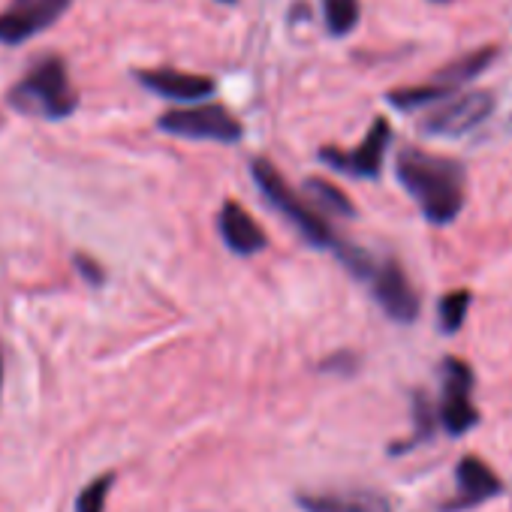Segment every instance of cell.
Returning <instances> with one entry per match:
<instances>
[{"mask_svg": "<svg viewBox=\"0 0 512 512\" xmlns=\"http://www.w3.org/2000/svg\"><path fill=\"white\" fill-rule=\"evenodd\" d=\"M440 4H443V0H440Z\"/></svg>", "mask_w": 512, "mask_h": 512, "instance_id": "23", "label": "cell"}, {"mask_svg": "<svg viewBox=\"0 0 512 512\" xmlns=\"http://www.w3.org/2000/svg\"><path fill=\"white\" fill-rule=\"evenodd\" d=\"M446 94H452V88L431 82V85H416V88H398V91H392V94H389V103H392V106H398L401 112H410V109H419V106L437 103V100H443Z\"/></svg>", "mask_w": 512, "mask_h": 512, "instance_id": "18", "label": "cell"}, {"mask_svg": "<svg viewBox=\"0 0 512 512\" xmlns=\"http://www.w3.org/2000/svg\"><path fill=\"white\" fill-rule=\"evenodd\" d=\"M112 482H115V476L106 473V476L94 479L88 488H82V494L76 500V512H103L106 509V494H109Z\"/></svg>", "mask_w": 512, "mask_h": 512, "instance_id": "20", "label": "cell"}, {"mask_svg": "<svg viewBox=\"0 0 512 512\" xmlns=\"http://www.w3.org/2000/svg\"><path fill=\"white\" fill-rule=\"evenodd\" d=\"M440 383H443V395H440V407H437L440 425L452 437H461L479 422V413L473 407V371L464 359L449 356V359H443Z\"/></svg>", "mask_w": 512, "mask_h": 512, "instance_id": "5", "label": "cell"}, {"mask_svg": "<svg viewBox=\"0 0 512 512\" xmlns=\"http://www.w3.org/2000/svg\"><path fill=\"white\" fill-rule=\"evenodd\" d=\"M157 127L163 133L181 136V139H208V142H223L232 145L244 136L241 121L220 103H202V106H187V109H169L160 115Z\"/></svg>", "mask_w": 512, "mask_h": 512, "instance_id": "4", "label": "cell"}, {"mask_svg": "<svg viewBox=\"0 0 512 512\" xmlns=\"http://www.w3.org/2000/svg\"><path fill=\"white\" fill-rule=\"evenodd\" d=\"M371 293L377 299V305L383 308V314L395 323H413L419 317V293L413 290L407 272L401 269V263L395 260H383L374 266V272L368 275Z\"/></svg>", "mask_w": 512, "mask_h": 512, "instance_id": "8", "label": "cell"}, {"mask_svg": "<svg viewBox=\"0 0 512 512\" xmlns=\"http://www.w3.org/2000/svg\"><path fill=\"white\" fill-rule=\"evenodd\" d=\"M491 112H494V94L491 91H467V94L452 97V100L440 103L437 109H431L422 118V130L428 136L455 139V136L476 130Z\"/></svg>", "mask_w": 512, "mask_h": 512, "instance_id": "7", "label": "cell"}, {"mask_svg": "<svg viewBox=\"0 0 512 512\" xmlns=\"http://www.w3.org/2000/svg\"><path fill=\"white\" fill-rule=\"evenodd\" d=\"M0 386H4V350H0Z\"/></svg>", "mask_w": 512, "mask_h": 512, "instance_id": "22", "label": "cell"}, {"mask_svg": "<svg viewBox=\"0 0 512 512\" xmlns=\"http://www.w3.org/2000/svg\"><path fill=\"white\" fill-rule=\"evenodd\" d=\"M296 503L305 512H395L392 500L371 488L344 491H299Z\"/></svg>", "mask_w": 512, "mask_h": 512, "instance_id": "10", "label": "cell"}, {"mask_svg": "<svg viewBox=\"0 0 512 512\" xmlns=\"http://www.w3.org/2000/svg\"><path fill=\"white\" fill-rule=\"evenodd\" d=\"M73 0H10L0 10V46H22L58 25Z\"/></svg>", "mask_w": 512, "mask_h": 512, "instance_id": "6", "label": "cell"}, {"mask_svg": "<svg viewBox=\"0 0 512 512\" xmlns=\"http://www.w3.org/2000/svg\"><path fill=\"white\" fill-rule=\"evenodd\" d=\"M413 419H416V431H413V437L401 446V449H407V446H413V443H419V440H428V434L437 428V422H440V416H437V407L431 404V398L425 395V392H416L413 395ZM401 449H395V452H401Z\"/></svg>", "mask_w": 512, "mask_h": 512, "instance_id": "19", "label": "cell"}, {"mask_svg": "<svg viewBox=\"0 0 512 512\" xmlns=\"http://www.w3.org/2000/svg\"><path fill=\"white\" fill-rule=\"evenodd\" d=\"M323 19L335 37H347L362 19V7L359 0H323Z\"/></svg>", "mask_w": 512, "mask_h": 512, "instance_id": "16", "label": "cell"}, {"mask_svg": "<svg viewBox=\"0 0 512 512\" xmlns=\"http://www.w3.org/2000/svg\"><path fill=\"white\" fill-rule=\"evenodd\" d=\"M217 229L226 241V247L238 256H253L269 247V235L266 229L253 220L250 211H244L238 202L226 199L220 214H217Z\"/></svg>", "mask_w": 512, "mask_h": 512, "instance_id": "12", "label": "cell"}, {"mask_svg": "<svg viewBox=\"0 0 512 512\" xmlns=\"http://www.w3.org/2000/svg\"><path fill=\"white\" fill-rule=\"evenodd\" d=\"M470 290H449L443 299H440V305H437V320H440V329L446 332V335H452V332H458L461 326H464V320H467V311H470Z\"/></svg>", "mask_w": 512, "mask_h": 512, "instance_id": "17", "label": "cell"}, {"mask_svg": "<svg viewBox=\"0 0 512 512\" xmlns=\"http://www.w3.org/2000/svg\"><path fill=\"white\" fill-rule=\"evenodd\" d=\"M136 82L166 100H205L208 94H214V79L208 76H196V73H181V70H169V67H157V70H136Z\"/></svg>", "mask_w": 512, "mask_h": 512, "instance_id": "13", "label": "cell"}, {"mask_svg": "<svg viewBox=\"0 0 512 512\" xmlns=\"http://www.w3.org/2000/svg\"><path fill=\"white\" fill-rule=\"evenodd\" d=\"M395 175L431 223L446 226L461 214L467 175L458 160L428 154L422 148H401L395 157Z\"/></svg>", "mask_w": 512, "mask_h": 512, "instance_id": "1", "label": "cell"}, {"mask_svg": "<svg viewBox=\"0 0 512 512\" xmlns=\"http://www.w3.org/2000/svg\"><path fill=\"white\" fill-rule=\"evenodd\" d=\"M392 142V127L386 118H377L368 130V136L353 148V151H341V148H323L320 160L329 163L338 172L356 175V178H377L386 160V148Z\"/></svg>", "mask_w": 512, "mask_h": 512, "instance_id": "9", "label": "cell"}, {"mask_svg": "<svg viewBox=\"0 0 512 512\" xmlns=\"http://www.w3.org/2000/svg\"><path fill=\"white\" fill-rule=\"evenodd\" d=\"M455 479H458V494L443 506V512H461L470 509L476 503H485L491 497L500 494V479L497 473L476 455H464L455 467Z\"/></svg>", "mask_w": 512, "mask_h": 512, "instance_id": "11", "label": "cell"}, {"mask_svg": "<svg viewBox=\"0 0 512 512\" xmlns=\"http://www.w3.org/2000/svg\"><path fill=\"white\" fill-rule=\"evenodd\" d=\"M7 103L31 118L61 121L70 118L79 106V94L70 82V70L64 58L46 55L31 64V70L10 88Z\"/></svg>", "mask_w": 512, "mask_h": 512, "instance_id": "3", "label": "cell"}, {"mask_svg": "<svg viewBox=\"0 0 512 512\" xmlns=\"http://www.w3.org/2000/svg\"><path fill=\"white\" fill-rule=\"evenodd\" d=\"M497 58V49L494 46H488V49H476V52H470V55H464V58H458V61H452V64H446L440 73H437V85H446V88H458V85H464V82H470V79H476L491 61Z\"/></svg>", "mask_w": 512, "mask_h": 512, "instance_id": "14", "label": "cell"}, {"mask_svg": "<svg viewBox=\"0 0 512 512\" xmlns=\"http://www.w3.org/2000/svg\"><path fill=\"white\" fill-rule=\"evenodd\" d=\"M305 193L308 199L323 211V214H341V217H353L356 214V205L350 202V196L335 187L332 181H323V178H308L305 181Z\"/></svg>", "mask_w": 512, "mask_h": 512, "instance_id": "15", "label": "cell"}, {"mask_svg": "<svg viewBox=\"0 0 512 512\" xmlns=\"http://www.w3.org/2000/svg\"><path fill=\"white\" fill-rule=\"evenodd\" d=\"M76 266H79V272H82L85 278H91L94 284L103 281V272H97V266H94L91 260H85V256H76Z\"/></svg>", "mask_w": 512, "mask_h": 512, "instance_id": "21", "label": "cell"}, {"mask_svg": "<svg viewBox=\"0 0 512 512\" xmlns=\"http://www.w3.org/2000/svg\"><path fill=\"white\" fill-rule=\"evenodd\" d=\"M250 172H253V181H256V187H260V193L266 196V202L275 208V211H281L314 247H326V250H332L335 256H341L347 247H350V241H344L335 229H332V223L326 220V214L308 199V196H302V193H296L290 184H287V178L278 172V166L272 163V160H266V157H256L253 163H250Z\"/></svg>", "mask_w": 512, "mask_h": 512, "instance_id": "2", "label": "cell"}]
</instances>
